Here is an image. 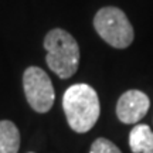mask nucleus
<instances>
[{"label":"nucleus","mask_w":153,"mask_h":153,"mask_svg":"<svg viewBox=\"0 0 153 153\" xmlns=\"http://www.w3.org/2000/svg\"><path fill=\"white\" fill-rule=\"evenodd\" d=\"M132 153H153V132L148 125H135L129 133Z\"/></svg>","instance_id":"nucleus-6"},{"label":"nucleus","mask_w":153,"mask_h":153,"mask_svg":"<svg viewBox=\"0 0 153 153\" xmlns=\"http://www.w3.org/2000/svg\"><path fill=\"white\" fill-rule=\"evenodd\" d=\"M20 132L11 120H0V153H17Z\"/></svg>","instance_id":"nucleus-7"},{"label":"nucleus","mask_w":153,"mask_h":153,"mask_svg":"<svg viewBox=\"0 0 153 153\" xmlns=\"http://www.w3.org/2000/svg\"><path fill=\"white\" fill-rule=\"evenodd\" d=\"M62 109L72 131L89 132L101 114L98 94L88 84H74L64 92Z\"/></svg>","instance_id":"nucleus-1"},{"label":"nucleus","mask_w":153,"mask_h":153,"mask_svg":"<svg viewBox=\"0 0 153 153\" xmlns=\"http://www.w3.org/2000/svg\"><path fill=\"white\" fill-rule=\"evenodd\" d=\"M23 88L28 105L38 114H45L54 104V87L47 72L40 67H28L23 74Z\"/></svg>","instance_id":"nucleus-4"},{"label":"nucleus","mask_w":153,"mask_h":153,"mask_svg":"<svg viewBox=\"0 0 153 153\" xmlns=\"http://www.w3.org/2000/svg\"><path fill=\"white\" fill-rule=\"evenodd\" d=\"M89 153H122L119 148L112 143L111 140L105 139V137H98L95 139L94 143L91 145V150Z\"/></svg>","instance_id":"nucleus-8"},{"label":"nucleus","mask_w":153,"mask_h":153,"mask_svg":"<svg viewBox=\"0 0 153 153\" xmlns=\"http://www.w3.org/2000/svg\"><path fill=\"white\" fill-rule=\"evenodd\" d=\"M47 65L61 79L72 76L79 65V45L71 34L62 28H53L44 37Z\"/></svg>","instance_id":"nucleus-2"},{"label":"nucleus","mask_w":153,"mask_h":153,"mask_svg":"<svg viewBox=\"0 0 153 153\" xmlns=\"http://www.w3.org/2000/svg\"><path fill=\"white\" fill-rule=\"evenodd\" d=\"M149 106H150V101L146 94L139 89H129L122 94L118 99L116 116L122 123L132 125L139 122L148 114Z\"/></svg>","instance_id":"nucleus-5"},{"label":"nucleus","mask_w":153,"mask_h":153,"mask_svg":"<svg viewBox=\"0 0 153 153\" xmlns=\"http://www.w3.org/2000/svg\"><path fill=\"white\" fill-rule=\"evenodd\" d=\"M30 153H33V152H30Z\"/></svg>","instance_id":"nucleus-9"},{"label":"nucleus","mask_w":153,"mask_h":153,"mask_svg":"<svg viewBox=\"0 0 153 153\" xmlns=\"http://www.w3.org/2000/svg\"><path fill=\"white\" fill-rule=\"evenodd\" d=\"M94 27L99 37L114 48H128L133 41L135 31L123 11L114 7H102L94 17Z\"/></svg>","instance_id":"nucleus-3"}]
</instances>
